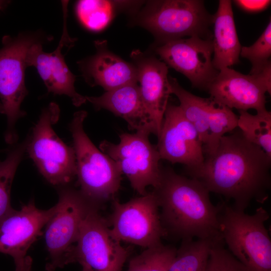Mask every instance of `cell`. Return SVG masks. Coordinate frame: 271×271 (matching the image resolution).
<instances>
[{
    "label": "cell",
    "instance_id": "cell-7",
    "mask_svg": "<svg viewBox=\"0 0 271 271\" xmlns=\"http://www.w3.org/2000/svg\"><path fill=\"white\" fill-rule=\"evenodd\" d=\"M34 35L20 34L12 38L5 36L0 49V99L7 117V127L4 134L6 143L16 144L18 135L16 124L26 112L21 109V104L27 95L25 82L26 56L30 47L39 42Z\"/></svg>",
    "mask_w": 271,
    "mask_h": 271
},
{
    "label": "cell",
    "instance_id": "cell-9",
    "mask_svg": "<svg viewBox=\"0 0 271 271\" xmlns=\"http://www.w3.org/2000/svg\"><path fill=\"white\" fill-rule=\"evenodd\" d=\"M159 209L153 191L125 203L113 199L112 212L107 220L112 236L120 242L145 248L162 243L161 239L167 234Z\"/></svg>",
    "mask_w": 271,
    "mask_h": 271
},
{
    "label": "cell",
    "instance_id": "cell-1",
    "mask_svg": "<svg viewBox=\"0 0 271 271\" xmlns=\"http://www.w3.org/2000/svg\"><path fill=\"white\" fill-rule=\"evenodd\" d=\"M223 136L199 167L187 170L210 192L233 201L244 211L255 200L263 204L271 188V157L251 143L238 128Z\"/></svg>",
    "mask_w": 271,
    "mask_h": 271
},
{
    "label": "cell",
    "instance_id": "cell-17",
    "mask_svg": "<svg viewBox=\"0 0 271 271\" xmlns=\"http://www.w3.org/2000/svg\"><path fill=\"white\" fill-rule=\"evenodd\" d=\"M207 90L216 103L231 109L266 110L267 90L254 74L245 75L229 67L224 68L219 71Z\"/></svg>",
    "mask_w": 271,
    "mask_h": 271
},
{
    "label": "cell",
    "instance_id": "cell-13",
    "mask_svg": "<svg viewBox=\"0 0 271 271\" xmlns=\"http://www.w3.org/2000/svg\"><path fill=\"white\" fill-rule=\"evenodd\" d=\"M155 52L168 67L183 74L199 89L207 90L219 72L212 62V39L195 36L173 40L158 45Z\"/></svg>",
    "mask_w": 271,
    "mask_h": 271
},
{
    "label": "cell",
    "instance_id": "cell-34",
    "mask_svg": "<svg viewBox=\"0 0 271 271\" xmlns=\"http://www.w3.org/2000/svg\"><path fill=\"white\" fill-rule=\"evenodd\" d=\"M3 150L0 151V153L3 152Z\"/></svg>",
    "mask_w": 271,
    "mask_h": 271
},
{
    "label": "cell",
    "instance_id": "cell-16",
    "mask_svg": "<svg viewBox=\"0 0 271 271\" xmlns=\"http://www.w3.org/2000/svg\"><path fill=\"white\" fill-rule=\"evenodd\" d=\"M56 209V204L47 210L39 209L31 200L0 223V253L13 257L15 271H23L28 249Z\"/></svg>",
    "mask_w": 271,
    "mask_h": 271
},
{
    "label": "cell",
    "instance_id": "cell-29",
    "mask_svg": "<svg viewBox=\"0 0 271 271\" xmlns=\"http://www.w3.org/2000/svg\"><path fill=\"white\" fill-rule=\"evenodd\" d=\"M233 2L239 9L248 13H256L266 10L270 4L269 0H236Z\"/></svg>",
    "mask_w": 271,
    "mask_h": 271
},
{
    "label": "cell",
    "instance_id": "cell-6",
    "mask_svg": "<svg viewBox=\"0 0 271 271\" xmlns=\"http://www.w3.org/2000/svg\"><path fill=\"white\" fill-rule=\"evenodd\" d=\"M60 115L51 103L42 113L26 140V152L43 177L51 185L67 186L76 176L73 147L65 144L53 128Z\"/></svg>",
    "mask_w": 271,
    "mask_h": 271
},
{
    "label": "cell",
    "instance_id": "cell-5",
    "mask_svg": "<svg viewBox=\"0 0 271 271\" xmlns=\"http://www.w3.org/2000/svg\"><path fill=\"white\" fill-rule=\"evenodd\" d=\"M87 112H76L69 125L76 162V177L81 192L100 205L114 199L118 192L122 173L116 164L99 151L85 133L83 123Z\"/></svg>",
    "mask_w": 271,
    "mask_h": 271
},
{
    "label": "cell",
    "instance_id": "cell-4",
    "mask_svg": "<svg viewBox=\"0 0 271 271\" xmlns=\"http://www.w3.org/2000/svg\"><path fill=\"white\" fill-rule=\"evenodd\" d=\"M212 21L203 1L154 0L146 2L134 23L152 33L159 45L186 36L212 39Z\"/></svg>",
    "mask_w": 271,
    "mask_h": 271
},
{
    "label": "cell",
    "instance_id": "cell-32",
    "mask_svg": "<svg viewBox=\"0 0 271 271\" xmlns=\"http://www.w3.org/2000/svg\"><path fill=\"white\" fill-rule=\"evenodd\" d=\"M0 113L4 114V108L1 101H0Z\"/></svg>",
    "mask_w": 271,
    "mask_h": 271
},
{
    "label": "cell",
    "instance_id": "cell-3",
    "mask_svg": "<svg viewBox=\"0 0 271 271\" xmlns=\"http://www.w3.org/2000/svg\"><path fill=\"white\" fill-rule=\"evenodd\" d=\"M219 232L228 250L250 271H271V240L262 206L249 215L225 202L218 204Z\"/></svg>",
    "mask_w": 271,
    "mask_h": 271
},
{
    "label": "cell",
    "instance_id": "cell-18",
    "mask_svg": "<svg viewBox=\"0 0 271 271\" xmlns=\"http://www.w3.org/2000/svg\"><path fill=\"white\" fill-rule=\"evenodd\" d=\"M138 71L141 96L150 113L158 137L172 90L169 80L168 67L154 56L139 50L130 54Z\"/></svg>",
    "mask_w": 271,
    "mask_h": 271
},
{
    "label": "cell",
    "instance_id": "cell-31",
    "mask_svg": "<svg viewBox=\"0 0 271 271\" xmlns=\"http://www.w3.org/2000/svg\"><path fill=\"white\" fill-rule=\"evenodd\" d=\"M81 266L82 267V271H94L90 267L86 264H82Z\"/></svg>",
    "mask_w": 271,
    "mask_h": 271
},
{
    "label": "cell",
    "instance_id": "cell-24",
    "mask_svg": "<svg viewBox=\"0 0 271 271\" xmlns=\"http://www.w3.org/2000/svg\"><path fill=\"white\" fill-rule=\"evenodd\" d=\"M4 160H0V223L14 209L11 203V191L18 167L26 152V140L14 144Z\"/></svg>",
    "mask_w": 271,
    "mask_h": 271
},
{
    "label": "cell",
    "instance_id": "cell-11",
    "mask_svg": "<svg viewBox=\"0 0 271 271\" xmlns=\"http://www.w3.org/2000/svg\"><path fill=\"white\" fill-rule=\"evenodd\" d=\"M92 209L83 221L77 240L68 257V264H86L94 271H122L130 250L112 235L108 223Z\"/></svg>",
    "mask_w": 271,
    "mask_h": 271
},
{
    "label": "cell",
    "instance_id": "cell-2",
    "mask_svg": "<svg viewBox=\"0 0 271 271\" xmlns=\"http://www.w3.org/2000/svg\"><path fill=\"white\" fill-rule=\"evenodd\" d=\"M166 232L183 240L220 236L218 204L214 205L210 192L199 180L162 168L160 181L154 188Z\"/></svg>",
    "mask_w": 271,
    "mask_h": 271
},
{
    "label": "cell",
    "instance_id": "cell-30",
    "mask_svg": "<svg viewBox=\"0 0 271 271\" xmlns=\"http://www.w3.org/2000/svg\"><path fill=\"white\" fill-rule=\"evenodd\" d=\"M32 265V258L29 256H27L26 261H25V266L23 271H31Z\"/></svg>",
    "mask_w": 271,
    "mask_h": 271
},
{
    "label": "cell",
    "instance_id": "cell-22",
    "mask_svg": "<svg viewBox=\"0 0 271 271\" xmlns=\"http://www.w3.org/2000/svg\"><path fill=\"white\" fill-rule=\"evenodd\" d=\"M221 236L183 240L168 271H204L211 248Z\"/></svg>",
    "mask_w": 271,
    "mask_h": 271
},
{
    "label": "cell",
    "instance_id": "cell-28",
    "mask_svg": "<svg viewBox=\"0 0 271 271\" xmlns=\"http://www.w3.org/2000/svg\"><path fill=\"white\" fill-rule=\"evenodd\" d=\"M222 239L211 248L204 271H250L225 248Z\"/></svg>",
    "mask_w": 271,
    "mask_h": 271
},
{
    "label": "cell",
    "instance_id": "cell-21",
    "mask_svg": "<svg viewBox=\"0 0 271 271\" xmlns=\"http://www.w3.org/2000/svg\"><path fill=\"white\" fill-rule=\"evenodd\" d=\"M212 62L218 71L239 62L242 46L239 41L232 8V1L220 0L213 15Z\"/></svg>",
    "mask_w": 271,
    "mask_h": 271
},
{
    "label": "cell",
    "instance_id": "cell-19",
    "mask_svg": "<svg viewBox=\"0 0 271 271\" xmlns=\"http://www.w3.org/2000/svg\"><path fill=\"white\" fill-rule=\"evenodd\" d=\"M96 53L78 62L86 82L91 86L99 85L106 91L138 83V71L128 63L109 51L106 40L94 42Z\"/></svg>",
    "mask_w": 271,
    "mask_h": 271
},
{
    "label": "cell",
    "instance_id": "cell-12",
    "mask_svg": "<svg viewBox=\"0 0 271 271\" xmlns=\"http://www.w3.org/2000/svg\"><path fill=\"white\" fill-rule=\"evenodd\" d=\"M169 80L172 94L178 98L179 106L203 145L204 155L211 153L223 136L237 128L238 116L231 109L217 104L211 98L190 93L176 78L169 76Z\"/></svg>",
    "mask_w": 271,
    "mask_h": 271
},
{
    "label": "cell",
    "instance_id": "cell-10",
    "mask_svg": "<svg viewBox=\"0 0 271 271\" xmlns=\"http://www.w3.org/2000/svg\"><path fill=\"white\" fill-rule=\"evenodd\" d=\"M149 134L144 131L123 133L117 144L107 141L100 144L101 151L116 164L141 196L148 193L147 187L158 185L161 174L160 155L157 146L150 143Z\"/></svg>",
    "mask_w": 271,
    "mask_h": 271
},
{
    "label": "cell",
    "instance_id": "cell-20",
    "mask_svg": "<svg viewBox=\"0 0 271 271\" xmlns=\"http://www.w3.org/2000/svg\"><path fill=\"white\" fill-rule=\"evenodd\" d=\"M85 98L96 109H107L123 118L129 129L157 135L138 83L106 91L99 96H85Z\"/></svg>",
    "mask_w": 271,
    "mask_h": 271
},
{
    "label": "cell",
    "instance_id": "cell-26",
    "mask_svg": "<svg viewBox=\"0 0 271 271\" xmlns=\"http://www.w3.org/2000/svg\"><path fill=\"white\" fill-rule=\"evenodd\" d=\"M116 1L82 0L76 6L77 15L87 29L94 31L104 28L111 20Z\"/></svg>",
    "mask_w": 271,
    "mask_h": 271
},
{
    "label": "cell",
    "instance_id": "cell-15",
    "mask_svg": "<svg viewBox=\"0 0 271 271\" xmlns=\"http://www.w3.org/2000/svg\"><path fill=\"white\" fill-rule=\"evenodd\" d=\"M68 1L62 2L64 24L61 38L57 48L52 52L43 51L40 41L33 44L26 56L27 66L35 67L46 85L49 92L57 95H65L76 106L86 101L85 96L78 93L74 86L76 76L70 70L62 53L64 47L71 48L76 40L71 38L67 29Z\"/></svg>",
    "mask_w": 271,
    "mask_h": 271
},
{
    "label": "cell",
    "instance_id": "cell-25",
    "mask_svg": "<svg viewBox=\"0 0 271 271\" xmlns=\"http://www.w3.org/2000/svg\"><path fill=\"white\" fill-rule=\"evenodd\" d=\"M177 250L162 243L146 248L130 259L126 271H168Z\"/></svg>",
    "mask_w": 271,
    "mask_h": 271
},
{
    "label": "cell",
    "instance_id": "cell-23",
    "mask_svg": "<svg viewBox=\"0 0 271 271\" xmlns=\"http://www.w3.org/2000/svg\"><path fill=\"white\" fill-rule=\"evenodd\" d=\"M237 128L245 139L271 157V112L267 109L252 114L238 110Z\"/></svg>",
    "mask_w": 271,
    "mask_h": 271
},
{
    "label": "cell",
    "instance_id": "cell-33",
    "mask_svg": "<svg viewBox=\"0 0 271 271\" xmlns=\"http://www.w3.org/2000/svg\"><path fill=\"white\" fill-rule=\"evenodd\" d=\"M4 4L5 2L4 1H0V10L3 7Z\"/></svg>",
    "mask_w": 271,
    "mask_h": 271
},
{
    "label": "cell",
    "instance_id": "cell-27",
    "mask_svg": "<svg viewBox=\"0 0 271 271\" xmlns=\"http://www.w3.org/2000/svg\"><path fill=\"white\" fill-rule=\"evenodd\" d=\"M240 56L251 64L249 74L259 72L269 61L271 56V21L257 39L250 46L242 47Z\"/></svg>",
    "mask_w": 271,
    "mask_h": 271
},
{
    "label": "cell",
    "instance_id": "cell-8",
    "mask_svg": "<svg viewBox=\"0 0 271 271\" xmlns=\"http://www.w3.org/2000/svg\"><path fill=\"white\" fill-rule=\"evenodd\" d=\"M57 209L45 230V241L50 261L47 271H54L68 264V257L76 243L83 221L99 205L86 197L80 190L59 187Z\"/></svg>",
    "mask_w": 271,
    "mask_h": 271
},
{
    "label": "cell",
    "instance_id": "cell-14",
    "mask_svg": "<svg viewBox=\"0 0 271 271\" xmlns=\"http://www.w3.org/2000/svg\"><path fill=\"white\" fill-rule=\"evenodd\" d=\"M158 138L157 148L161 159L183 164L187 170L203 163V145L179 106L168 103Z\"/></svg>",
    "mask_w": 271,
    "mask_h": 271
}]
</instances>
